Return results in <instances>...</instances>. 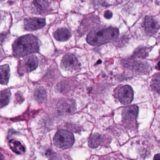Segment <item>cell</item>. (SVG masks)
Here are the masks:
<instances>
[{"instance_id": "cell-21", "label": "cell", "mask_w": 160, "mask_h": 160, "mask_svg": "<svg viewBox=\"0 0 160 160\" xmlns=\"http://www.w3.org/2000/svg\"><path fill=\"white\" fill-rule=\"evenodd\" d=\"M3 156L1 153H0V160H3Z\"/></svg>"}, {"instance_id": "cell-18", "label": "cell", "mask_w": 160, "mask_h": 160, "mask_svg": "<svg viewBox=\"0 0 160 160\" xmlns=\"http://www.w3.org/2000/svg\"><path fill=\"white\" fill-rule=\"evenodd\" d=\"M152 88L153 90L155 91L156 92L159 93L160 91V78L159 76H158V78H155L152 81Z\"/></svg>"}, {"instance_id": "cell-4", "label": "cell", "mask_w": 160, "mask_h": 160, "mask_svg": "<svg viewBox=\"0 0 160 160\" xmlns=\"http://www.w3.org/2000/svg\"><path fill=\"white\" fill-rule=\"evenodd\" d=\"M38 59L34 55L27 57L19 62L18 71L20 75L30 72L35 70L38 66Z\"/></svg>"}, {"instance_id": "cell-17", "label": "cell", "mask_w": 160, "mask_h": 160, "mask_svg": "<svg viewBox=\"0 0 160 160\" xmlns=\"http://www.w3.org/2000/svg\"><path fill=\"white\" fill-rule=\"evenodd\" d=\"M102 141V137L98 134H95L91 137L89 140V146L91 148H95L101 144Z\"/></svg>"}, {"instance_id": "cell-5", "label": "cell", "mask_w": 160, "mask_h": 160, "mask_svg": "<svg viewBox=\"0 0 160 160\" xmlns=\"http://www.w3.org/2000/svg\"><path fill=\"white\" fill-rule=\"evenodd\" d=\"M133 91L131 86L125 85L122 87L118 92V99L123 105L129 104L133 99Z\"/></svg>"}, {"instance_id": "cell-8", "label": "cell", "mask_w": 160, "mask_h": 160, "mask_svg": "<svg viewBox=\"0 0 160 160\" xmlns=\"http://www.w3.org/2000/svg\"><path fill=\"white\" fill-rule=\"evenodd\" d=\"M144 27L148 34H155L159 30V23L157 19L153 17L148 16L145 18Z\"/></svg>"}, {"instance_id": "cell-3", "label": "cell", "mask_w": 160, "mask_h": 160, "mask_svg": "<svg viewBox=\"0 0 160 160\" xmlns=\"http://www.w3.org/2000/svg\"><path fill=\"white\" fill-rule=\"evenodd\" d=\"M53 141L55 146L60 148L67 149L72 147L74 142V137L71 132L65 130L58 131Z\"/></svg>"}, {"instance_id": "cell-15", "label": "cell", "mask_w": 160, "mask_h": 160, "mask_svg": "<svg viewBox=\"0 0 160 160\" xmlns=\"http://www.w3.org/2000/svg\"><path fill=\"white\" fill-rule=\"evenodd\" d=\"M9 143L12 150L15 153L17 154H21L25 152V149L24 147L19 141L14 139H12L10 140Z\"/></svg>"}, {"instance_id": "cell-13", "label": "cell", "mask_w": 160, "mask_h": 160, "mask_svg": "<svg viewBox=\"0 0 160 160\" xmlns=\"http://www.w3.org/2000/svg\"><path fill=\"white\" fill-rule=\"evenodd\" d=\"M11 97L10 90L0 92V108H2L9 104Z\"/></svg>"}, {"instance_id": "cell-20", "label": "cell", "mask_w": 160, "mask_h": 160, "mask_svg": "<svg viewBox=\"0 0 160 160\" xmlns=\"http://www.w3.org/2000/svg\"><path fill=\"white\" fill-rule=\"evenodd\" d=\"M153 160H160V156L159 153H158V154L155 155L154 158H153Z\"/></svg>"}, {"instance_id": "cell-6", "label": "cell", "mask_w": 160, "mask_h": 160, "mask_svg": "<svg viewBox=\"0 0 160 160\" xmlns=\"http://www.w3.org/2000/svg\"><path fill=\"white\" fill-rule=\"evenodd\" d=\"M78 62L76 57L72 54L65 55L61 63L62 69L68 71L77 70L78 67Z\"/></svg>"}, {"instance_id": "cell-11", "label": "cell", "mask_w": 160, "mask_h": 160, "mask_svg": "<svg viewBox=\"0 0 160 160\" xmlns=\"http://www.w3.org/2000/svg\"><path fill=\"white\" fill-rule=\"evenodd\" d=\"M54 36L57 41L65 42L70 39L71 33L68 29L62 28L57 30L54 33Z\"/></svg>"}, {"instance_id": "cell-19", "label": "cell", "mask_w": 160, "mask_h": 160, "mask_svg": "<svg viewBox=\"0 0 160 160\" xmlns=\"http://www.w3.org/2000/svg\"><path fill=\"white\" fill-rule=\"evenodd\" d=\"M112 12L110 11H107L104 13V17L107 19H110L112 17Z\"/></svg>"}, {"instance_id": "cell-9", "label": "cell", "mask_w": 160, "mask_h": 160, "mask_svg": "<svg viewBox=\"0 0 160 160\" xmlns=\"http://www.w3.org/2000/svg\"><path fill=\"white\" fill-rule=\"evenodd\" d=\"M138 112V108L137 106H129L125 107L122 110V118L125 121H134L137 117Z\"/></svg>"}, {"instance_id": "cell-12", "label": "cell", "mask_w": 160, "mask_h": 160, "mask_svg": "<svg viewBox=\"0 0 160 160\" xmlns=\"http://www.w3.org/2000/svg\"><path fill=\"white\" fill-rule=\"evenodd\" d=\"M10 77V69L8 64L0 66V84L7 85Z\"/></svg>"}, {"instance_id": "cell-7", "label": "cell", "mask_w": 160, "mask_h": 160, "mask_svg": "<svg viewBox=\"0 0 160 160\" xmlns=\"http://www.w3.org/2000/svg\"><path fill=\"white\" fill-rule=\"evenodd\" d=\"M45 25V20L43 18H27L24 21V29L28 31H32L43 28Z\"/></svg>"}, {"instance_id": "cell-2", "label": "cell", "mask_w": 160, "mask_h": 160, "mask_svg": "<svg viewBox=\"0 0 160 160\" xmlns=\"http://www.w3.org/2000/svg\"><path fill=\"white\" fill-rule=\"evenodd\" d=\"M119 35L117 28H109L91 32L87 37V42L92 46H101L115 41Z\"/></svg>"}, {"instance_id": "cell-16", "label": "cell", "mask_w": 160, "mask_h": 160, "mask_svg": "<svg viewBox=\"0 0 160 160\" xmlns=\"http://www.w3.org/2000/svg\"><path fill=\"white\" fill-rule=\"evenodd\" d=\"M35 11L38 13H41L45 11L48 6V2L45 1H35L32 2Z\"/></svg>"}, {"instance_id": "cell-10", "label": "cell", "mask_w": 160, "mask_h": 160, "mask_svg": "<svg viewBox=\"0 0 160 160\" xmlns=\"http://www.w3.org/2000/svg\"><path fill=\"white\" fill-rule=\"evenodd\" d=\"M76 109V104L74 100H68L63 102L59 107L61 112L64 114H70L73 113Z\"/></svg>"}, {"instance_id": "cell-14", "label": "cell", "mask_w": 160, "mask_h": 160, "mask_svg": "<svg viewBox=\"0 0 160 160\" xmlns=\"http://www.w3.org/2000/svg\"><path fill=\"white\" fill-rule=\"evenodd\" d=\"M47 92L42 87L37 88L34 91V96L35 100L40 103L43 102L47 99Z\"/></svg>"}, {"instance_id": "cell-1", "label": "cell", "mask_w": 160, "mask_h": 160, "mask_svg": "<svg viewBox=\"0 0 160 160\" xmlns=\"http://www.w3.org/2000/svg\"><path fill=\"white\" fill-rule=\"evenodd\" d=\"M12 48L14 56L23 58L38 53L40 49V42L36 36L28 34L18 38L13 44Z\"/></svg>"}]
</instances>
